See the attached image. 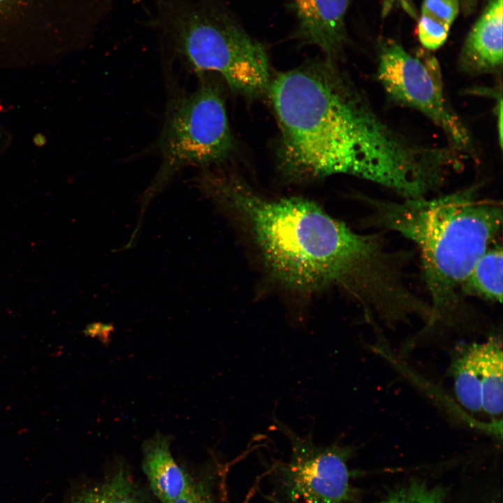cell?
<instances>
[{"label": "cell", "instance_id": "6da1fadb", "mask_svg": "<svg viewBox=\"0 0 503 503\" xmlns=\"http://www.w3.org/2000/svg\"><path fill=\"white\" fill-rule=\"evenodd\" d=\"M269 95L279 129V167L296 180L345 174L405 199L427 194L440 172L439 147L415 145L389 127L335 61L279 73Z\"/></svg>", "mask_w": 503, "mask_h": 503}, {"label": "cell", "instance_id": "7a4b0ae2", "mask_svg": "<svg viewBox=\"0 0 503 503\" xmlns=\"http://www.w3.org/2000/svg\"><path fill=\"white\" fill-rule=\"evenodd\" d=\"M207 189L231 207L268 272L284 287L340 288L388 327L415 309L418 296L404 279L407 256L379 235L353 231L308 199L263 196L233 176L213 173Z\"/></svg>", "mask_w": 503, "mask_h": 503}, {"label": "cell", "instance_id": "3957f363", "mask_svg": "<svg viewBox=\"0 0 503 503\" xmlns=\"http://www.w3.org/2000/svg\"><path fill=\"white\" fill-rule=\"evenodd\" d=\"M367 202L373 224L398 232L421 252L431 302L430 319L416 336L437 324L462 327L469 315L462 288L501 230V204L481 198L476 187L432 199Z\"/></svg>", "mask_w": 503, "mask_h": 503}, {"label": "cell", "instance_id": "277c9868", "mask_svg": "<svg viewBox=\"0 0 503 503\" xmlns=\"http://www.w3.org/2000/svg\"><path fill=\"white\" fill-rule=\"evenodd\" d=\"M145 24L200 75L217 73L235 93L268 94L264 45L245 28L226 0H149Z\"/></svg>", "mask_w": 503, "mask_h": 503}, {"label": "cell", "instance_id": "5b68a950", "mask_svg": "<svg viewBox=\"0 0 503 503\" xmlns=\"http://www.w3.org/2000/svg\"><path fill=\"white\" fill-rule=\"evenodd\" d=\"M156 147L161 158L157 182L187 166H210L229 158L234 140L218 85L203 80L194 92L170 100Z\"/></svg>", "mask_w": 503, "mask_h": 503}, {"label": "cell", "instance_id": "8992f818", "mask_svg": "<svg viewBox=\"0 0 503 503\" xmlns=\"http://www.w3.org/2000/svg\"><path fill=\"white\" fill-rule=\"evenodd\" d=\"M274 421L289 441L291 454L272 465L273 503H358L348 467L353 446L338 442L319 446L312 436H300L277 418Z\"/></svg>", "mask_w": 503, "mask_h": 503}, {"label": "cell", "instance_id": "52a82bcc", "mask_svg": "<svg viewBox=\"0 0 503 503\" xmlns=\"http://www.w3.org/2000/svg\"><path fill=\"white\" fill-rule=\"evenodd\" d=\"M377 75L391 99L428 117L446 135L450 146L463 152L469 150V132L446 101L434 57L414 56L396 43H386L380 50Z\"/></svg>", "mask_w": 503, "mask_h": 503}, {"label": "cell", "instance_id": "ba28073f", "mask_svg": "<svg viewBox=\"0 0 503 503\" xmlns=\"http://www.w3.org/2000/svg\"><path fill=\"white\" fill-rule=\"evenodd\" d=\"M351 0H286L295 17L293 37L335 61L347 42L346 15Z\"/></svg>", "mask_w": 503, "mask_h": 503}, {"label": "cell", "instance_id": "9c48e42d", "mask_svg": "<svg viewBox=\"0 0 503 503\" xmlns=\"http://www.w3.org/2000/svg\"><path fill=\"white\" fill-rule=\"evenodd\" d=\"M502 1L490 0L464 43L460 64L469 73H492L502 67Z\"/></svg>", "mask_w": 503, "mask_h": 503}, {"label": "cell", "instance_id": "30bf717a", "mask_svg": "<svg viewBox=\"0 0 503 503\" xmlns=\"http://www.w3.org/2000/svg\"><path fill=\"white\" fill-rule=\"evenodd\" d=\"M173 439L172 435L157 431L142 444V470L152 494L160 503H174L187 488L191 476L172 455Z\"/></svg>", "mask_w": 503, "mask_h": 503}, {"label": "cell", "instance_id": "8fae6325", "mask_svg": "<svg viewBox=\"0 0 503 503\" xmlns=\"http://www.w3.org/2000/svg\"><path fill=\"white\" fill-rule=\"evenodd\" d=\"M480 353L481 342L466 341L456 342L449 351L447 374L458 401L471 414L482 412Z\"/></svg>", "mask_w": 503, "mask_h": 503}, {"label": "cell", "instance_id": "7c38bea8", "mask_svg": "<svg viewBox=\"0 0 503 503\" xmlns=\"http://www.w3.org/2000/svg\"><path fill=\"white\" fill-rule=\"evenodd\" d=\"M68 503H154L150 491L117 462L102 480L76 493Z\"/></svg>", "mask_w": 503, "mask_h": 503}, {"label": "cell", "instance_id": "4fadbf2b", "mask_svg": "<svg viewBox=\"0 0 503 503\" xmlns=\"http://www.w3.org/2000/svg\"><path fill=\"white\" fill-rule=\"evenodd\" d=\"M502 336L490 333L481 342L479 368L482 412L494 421L502 413Z\"/></svg>", "mask_w": 503, "mask_h": 503}, {"label": "cell", "instance_id": "5bb4252c", "mask_svg": "<svg viewBox=\"0 0 503 503\" xmlns=\"http://www.w3.org/2000/svg\"><path fill=\"white\" fill-rule=\"evenodd\" d=\"M502 248L488 247L475 263L462 288V294L501 302L502 298Z\"/></svg>", "mask_w": 503, "mask_h": 503}, {"label": "cell", "instance_id": "9a60e30c", "mask_svg": "<svg viewBox=\"0 0 503 503\" xmlns=\"http://www.w3.org/2000/svg\"><path fill=\"white\" fill-rule=\"evenodd\" d=\"M445 497L442 487L412 480L391 490L378 503H444Z\"/></svg>", "mask_w": 503, "mask_h": 503}, {"label": "cell", "instance_id": "2e32d148", "mask_svg": "<svg viewBox=\"0 0 503 503\" xmlns=\"http://www.w3.org/2000/svg\"><path fill=\"white\" fill-rule=\"evenodd\" d=\"M216 474L217 469L212 465L198 474H191L187 488L174 503H216Z\"/></svg>", "mask_w": 503, "mask_h": 503}, {"label": "cell", "instance_id": "e0dca14e", "mask_svg": "<svg viewBox=\"0 0 503 503\" xmlns=\"http://www.w3.org/2000/svg\"><path fill=\"white\" fill-rule=\"evenodd\" d=\"M449 29L450 26L422 14L418 23L420 43L427 50H437L446 41Z\"/></svg>", "mask_w": 503, "mask_h": 503}, {"label": "cell", "instance_id": "ac0fdd59", "mask_svg": "<svg viewBox=\"0 0 503 503\" xmlns=\"http://www.w3.org/2000/svg\"><path fill=\"white\" fill-rule=\"evenodd\" d=\"M458 0H424L422 14L451 27L458 15Z\"/></svg>", "mask_w": 503, "mask_h": 503}, {"label": "cell", "instance_id": "d6986e66", "mask_svg": "<svg viewBox=\"0 0 503 503\" xmlns=\"http://www.w3.org/2000/svg\"><path fill=\"white\" fill-rule=\"evenodd\" d=\"M496 117L497 125L498 140L500 146H502V92L497 96Z\"/></svg>", "mask_w": 503, "mask_h": 503}, {"label": "cell", "instance_id": "ffe728a7", "mask_svg": "<svg viewBox=\"0 0 503 503\" xmlns=\"http://www.w3.org/2000/svg\"><path fill=\"white\" fill-rule=\"evenodd\" d=\"M2 1H3V0H0V2H1Z\"/></svg>", "mask_w": 503, "mask_h": 503}, {"label": "cell", "instance_id": "44dd1931", "mask_svg": "<svg viewBox=\"0 0 503 503\" xmlns=\"http://www.w3.org/2000/svg\"><path fill=\"white\" fill-rule=\"evenodd\" d=\"M392 1H393V0H392ZM400 1H402L403 0H400Z\"/></svg>", "mask_w": 503, "mask_h": 503}]
</instances>
